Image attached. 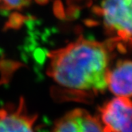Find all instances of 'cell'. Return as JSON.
<instances>
[{"label": "cell", "instance_id": "6da1fadb", "mask_svg": "<svg viewBox=\"0 0 132 132\" xmlns=\"http://www.w3.org/2000/svg\"><path fill=\"white\" fill-rule=\"evenodd\" d=\"M111 45L80 37L49 54L47 74L72 100L95 97L108 88Z\"/></svg>", "mask_w": 132, "mask_h": 132}, {"label": "cell", "instance_id": "7a4b0ae2", "mask_svg": "<svg viewBox=\"0 0 132 132\" xmlns=\"http://www.w3.org/2000/svg\"><path fill=\"white\" fill-rule=\"evenodd\" d=\"M97 14L113 44L132 45V0H103Z\"/></svg>", "mask_w": 132, "mask_h": 132}, {"label": "cell", "instance_id": "3957f363", "mask_svg": "<svg viewBox=\"0 0 132 132\" xmlns=\"http://www.w3.org/2000/svg\"><path fill=\"white\" fill-rule=\"evenodd\" d=\"M104 132H132V100L117 96L100 109Z\"/></svg>", "mask_w": 132, "mask_h": 132}, {"label": "cell", "instance_id": "277c9868", "mask_svg": "<svg viewBox=\"0 0 132 132\" xmlns=\"http://www.w3.org/2000/svg\"><path fill=\"white\" fill-rule=\"evenodd\" d=\"M36 119L37 116L28 111L21 99L18 105L0 109V132H34Z\"/></svg>", "mask_w": 132, "mask_h": 132}, {"label": "cell", "instance_id": "5b68a950", "mask_svg": "<svg viewBox=\"0 0 132 132\" xmlns=\"http://www.w3.org/2000/svg\"><path fill=\"white\" fill-rule=\"evenodd\" d=\"M51 132H104L100 121L84 109L69 111L56 122Z\"/></svg>", "mask_w": 132, "mask_h": 132}, {"label": "cell", "instance_id": "8992f818", "mask_svg": "<svg viewBox=\"0 0 132 132\" xmlns=\"http://www.w3.org/2000/svg\"><path fill=\"white\" fill-rule=\"evenodd\" d=\"M107 84L110 91L117 96H132V61H119L107 76Z\"/></svg>", "mask_w": 132, "mask_h": 132}, {"label": "cell", "instance_id": "52a82bcc", "mask_svg": "<svg viewBox=\"0 0 132 132\" xmlns=\"http://www.w3.org/2000/svg\"><path fill=\"white\" fill-rule=\"evenodd\" d=\"M33 0H0V9L5 11L18 10L30 5Z\"/></svg>", "mask_w": 132, "mask_h": 132}]
</instances>
